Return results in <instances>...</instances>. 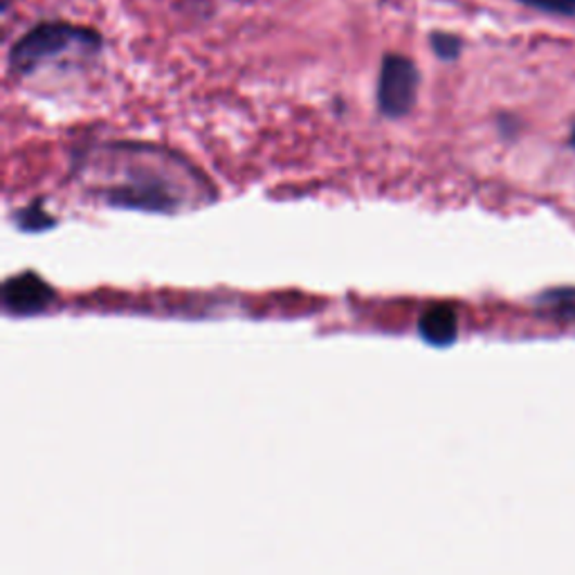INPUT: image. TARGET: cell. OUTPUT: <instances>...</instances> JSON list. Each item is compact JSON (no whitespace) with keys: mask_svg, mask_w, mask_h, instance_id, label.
Instances as JSON below:
<instances>
[{"mask_svg":"<svg viewBox=\"0 0 575 575\" xmlns=\"http://www.w3.org/2000/svg\"><path fill=\"white\" fill-rule=\"evenodd\" d=\"M108 155L115 165L102 194L115 207L171 214L203 199L199 174L167 151L119 144Z\"/></svg>","mask_w":575,"mask_h":575,"instance_id":"1","label":"cell"},{"mask_svg":"<svg viewBox=\"0 0 575 575\" xmlns=\"http://www.w3.org/2000/svg\"><path fill=\"white\" fill-rule=\"evenodd\" d=\"M73 48H81L88 52L100 50V31L71 23H41L31 27L25 37L14 43L10 52V66L16 75H27L37 71L41 63L61 56L63 52H71Z\"/></svg>","mask_w":575,"mask_h":575,"instance_id":"2","label":"cell"},{"mask_svg":"<svg viewBox=\"0 0 575 575\" xmlns=\"http://www.w3.org/2000/svg\"><path fill=\"white\" fill-rule=\"evenodd\" d=\"M421 75L417 63L403 54H387L382 59L378 79V108L385 117H405L417 104Z\"/></svg>","mask_w":575,"mask_h":575,"instance_id":"3","label":"cell"},{"mask_svg":"<svg viewBox=\"0 0 575 575\" xmlns=\"http://www.w3.org/2000/svg\"><path fill=\"white\" fill-rule=\"evenodd\" d=\"M52 299V288L35 272L16 274L3 285V306L14 315L41 312L50 306Z\"/></svg>","mask_w":575,"mask_h":575,"instance_id":"4","label":"cell"},{"mask_svg":"<svg viewBox=\"0 0 575 575\" xmlns=\"http://www.w3.org/2000/svg\"><path fill=\"white\" fill-rule=\"evenodd\" d=\"M419 333L432 346H450L459 335V319L450 306H432L419 319Z\"/></svg>","mask_w":575,"mask_h":575,"instance_id":"5","label":"cell"},{"mask_svg":"<svg viewBox=\"0 0 575 575\" xmlns=\"http://www.w3.org/2000/svg\"><path fill=\"white\" fill-rule=\"evenodd\" d=\"M539 310L560 319V322L573 324L575 322V288H555L537 299Z\"/></svg>","mask_w":575,"mask_h":575,"instance_id":"6","label":"cell"},{"mask_svg":"<svg viewBox=\"0 0 575 575\" xmlns=\"http://www.w3.org/2000/svg\"><path fill=\"white\" fill-rule=\"evenodd\" d=\"M432 50L436 52V56H440L443 61H455L461 54V39L450 35V31H434L432 39Z\"/></svg>","mask_w":575,"mask_h":575,"instance_id":"7","label":"cell"},{"mask_svg":"<svg viewBox=\"0 0 575 575\" xmlns=\"http://www.w3.org/2000/svg\"><path fill=\"white\" fill-rule=\"evenodd\" d=\"M524 5L553 14H575V0H522Z\"/></svg>","mask_w":575,"mask_h":575,"instance_id":"8","label":"cell"},{"mask_svg":"<svg viewBox=\"0 0 575 575\" xmlns=\"http://www.w3.org/2000/svg\"><path fill=\"white\" fill-rule=\"evenodd\" d=\"M573 144H575V133H573Z\"/></svg>","mask_w":575,"mask_h":575,"instance_id":"9","label":"cell"}]
</instances>
